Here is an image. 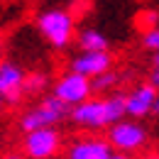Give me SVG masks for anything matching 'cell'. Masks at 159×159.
Returning a JSON list of instances; mask_svg holds the SVG:
<instances>
[{
    "instance_id": "cell-1",
    "label": "cell",
    "mask_w": 159,
    "mask_h": 159,
    "mask_svg": "<svg viewBox=\"0 0 159 159\" xmlns=\"http://www.w3.org/2000/svg\"><path fill=\"white\" fill-rule=\"evenodd\" d=\"M127 118V93H110L103 98H88L71 108V125L88 132L108 130L113 122Z\"/></svg>"
},
{
    "instance_id": "cell-2",
    "label": "cell",
    "mask_w": 159,
    "mask_h": 159,
    "mask_svg": "<svg viewBox=\"0 0 159 159\" xmlns=\"http://www.w3.org/2000/svg\"><path fill=\"white\" fill-rule=\"evenodd\" d=\"M71 115V105H66L61 98H57L54 93L47 96V98L39 100V105L30 108L27 113L20 115V127L25 132L30 130H37V127H54L57 122H64V120Z\"/></svg>"
},
{
    "instance_id": "cell-3",
    "label": "cell",
    "mask_w": 159,
    "mask_h": 159,
    "mask_svg": "<svg viewBox=\"0 0 159 159\" xmlns=\"http://www.w3.org/2000/svg\"><path fill=\"white\" fill-rule=\"evenodd\" d=\"M37 30L54 49H64L74 42L76 25L66 10H44L37 15Z\"/></svg>"
},
{
    "instance_id": "cell-4",
    "label": "cell",
    "mask_w": 159,
    "mask_h": 159,
    "mask_svg": "<svg viewBox=\"0 0 159 159\" xmlns=\"http://www.w3.org/2000/svg\"><path fill=\"white\" fill-rule=\"evenodd\" d=\"M147 139L149 135H147L144 125L137 122L135 118H122L108 127V142L113 144L115 152H125V154L142 152L147 147Z\"/></svg>"
},
{
    "instance_id": "cell-5",
    "label": "cell",
    "mask_w": 159,
    "mask_h": 159,
    "mask_svg": "<svg viewBox=\"0 0 159 159\" xmlns=\"http://www.w3.org/2000/svg\"><path fill=\"white\" fill-rule=\"evenodd\" d=\"M22 149L30 159H52L61 149V135L57 127H37L25 132Z\"/></svg>"
},
{
    "instance_id": "cell-6",
    "label": "cell",
    "mask_w": 159,
    "mask_h": 159,
    "mask_svg": "<svg viewBox=\"0 0 159 159\" xmlns=\"http://www.w3.org/2000/svg\"><path fill=\"white\" fill-rule=\"evenodd\" d=\"M57 98H61L66 105H79L83 100H88L93 96V88H91V79L83 76L79 71L69 69L64 76H59V81L54 83V91H52Z\"/></svg>"
},
{
    "instance_id": "cell-7",
    "label": "cell",
    "mask_w": 159,
    "mask_h": 159,
    "mask_svg": "<svg viewBox=\"0 0 159 159\" xmlns=\"http://www.w3.org/2000/svg\"><path fill=\"white\" fill-rule=\"evenodd\" d=\"M25 81L27 74L12 59H0V93L7 100V105H17L25 96Z\"/></svg>"
},
{
    "instance_id": "cell-8",
    "label": "cell",
    "mask_w": 159,
    "mask_h": 159,
    "mask_svg": "<svg viewBox=\"0 0 159 159\" xmlns=\"http://www.w3.org/2000/svg\"><path fill=\"white\" fill-rule=\"evenodd\" d=\"M113 64H115V59H113V54L108 49H81L71 59V69L83 74V76H88V79H93L103 71L113 69Z\"/></svg>"
},
{
    "instance_id": "cell-9",
    "label": "cell",
    "mask_w": 159,
    "mask_h": 159,
    "mask_svg": "<svg viewBox=\"0 0 159 159\" xmlns=\"http://www.w3.org/2000/svg\"><path fill=\"white\" fill-rule=\"evenodd\" d=\"M115 149L98 135H88V137H76L69 147H66V159H110Z\"/></svg>"
},
{
    "instance_id": "cell-10",
    "label": "cell",
    "mask_w": 159,
    "mask_h": 159,
    "mask_svg": "<svg viewBox=\"0 0 159 159\" xmlns=\"http://www.w3.org/2000/svg\"><path fill=\"white\" fill-rule=\"evenodd\" d=\"M157 88L147 81V83H139L135 86L130 93H127V118L142 120L147 115L154 113V103H157Z\"/></svg>"
},
{
    "instance_id": "cell-11",
    "label": "cell",
    "mask_w": 159,
    "mask_h": 159,
    "mask_svg": "<svg viewBox=\"0 0 159 159\" xmlns=\"http://www.w3.org/2000/svg\"><path fill=\"white\" fill-rule=\"evenodd\" d=\"M79 47L81 49H108L110 42L98 30H81L79 32Z\"/></svg>"
},
{
    "instance_id": "cell-12",
    "label": "cell",
    "mask_w": 159,
    "mask_h": 159,
    "mask_svg": "<svg viewBox=\"0 0 159 159\" xmlns=\"http://www.w3.org/2000/svg\"><path fill=\"white\" fill-rule=\"evenodd\" d=\"M118 81H120V76L113 69H108V71H103V74H98V76L91 79V88H93V93H108Z\"/></svg>"
},
{
    "instance_id": "cell-13",
    "label": "cell",
    "mask_w": 159,
    "mask_h": 159,
    "mask_svg": "<svg viewBox=\"0 0 159 159\" xmlns=\"http://www.w3.org/2000/svg\"><path fill=\"white\" fill-rule=\"evenodd\" d=\"M47 74H27V81H25V93L27 96H37L47 88Z\"/></svg>"
},
{
    "instance_id": "cell-14",
    "label": "cell",
    "mask_w": 159,
    "mask_h": 159,
    "mask_svg": "<svg viewBox=\"0 0 159 159\" xmlns=\"http://www.w3.org/2000/svg\"><path fill=\"white\" fill-rule=\"evenodd\" d=\"M142 47H144L147 52H152V54H159V25L147 27V30L142 32Z\"/></svg>"
},
{
    "instance_id": "cell-15",
    "label": "cell",
    "mask_w": 159,
    "mask_h": 159,
    "mask_svg": "<svg viewBox=\"0 0 159 159\" xmlns=\"http://www.w3.org/2000/svg\"><path fill=\"white\" fill-rule=\"evenodd\" d=\"M149 83H152V86H154V88H157L159 91V64H154V61H152V69H149Z\"/></svg>"
},
{
    "instance_id": "cell-16",
    "label": "cell",
    "mask_w": 159,
    "mask_h": 159,
    "mask_svg": "<svg viewBox=\"0 0 159 159\" xmlns=\"http://www.w3.org/2000/svg\"><path fill=\"white\" fill-rule=\"evenodd\" d=\"M110 159H132V157H130V154H125V152H113Z\"/></svg>"
},
{
    "instance_id": "cell-17",
    "label": "cell",
    "mask_w": 159,
    "mask_h": 159,
    "mask_svg": "<svg viewBox=\"0 0 159 159\" xmlns=\"http://www.w3.org/2000/svg\"><path fill=\"white\" fill-rule=\"evenodd\" d=\"M139 159H159V152H149V154H142Z\"/></svg>"
},
{
    "instance_id": "cell-18",
    "label": "cell",
    "mask_w": 159,
    "mask_h": 159,
    "mask_svg": "<svg viewBox=\"0 0 159 159\" xmlns=\"http://www.w3.org/2000/svg\"><path fill=\"white\" fill-rule=\"evenodd\" d=\"M2 159H25V157H20V154H5Z\"/></svg>"
},
{
    "instance_id": "cell-19",
    "label": "cell",
    "mask_w": 159,
    "mask_h": 159,
    "mask_svg": "<svg viewBox=\"0 0 159 159\" xmlns=\"http://www.w3.org/2000/svg\"><path fill=\"white\" fill-rule=\"evenodd\" d=\"M154 115H159V93H157V103H154Z\"/></svg>"
},
{
    "instance_id": "cell-20",
    "label": "cell",
    "mask_w": 159,
    "mask_h": 159,
    "mask_svg": "<svg viewBox=\"0 0 159 159\" xmlns=\"http://www.w3.org/2000/svg\"><path fill=\"white\" fill-rule=\"evenodd\" d=\"M2 105H7V100L2 98V93H0V110H2Z\"/></svg>"
},
{
    "instance_id": "cell-21",
    "label": "cell",
    "mask_w": 159,
    "mask_h": 159,
    "mask_svg": "<svg viewBox=\"0 0 159 159\" xmlns=\"http://www.w3.org/2000/svg\"><path fill=\"white\" fill-rule=\"evenodd\" d=\"M152 61H154V64H159V54H154V57H152Z\"/></svg>"
},
{
    "instance_id": "cell-22",
    "label": "cell",
    "mask_w": 159,
    "mask_h": 159,
    "mask_svg": "<svg viewBox=\"0 0 159 159\" xmlns=\"http://www.w3.org/2000/svg\"><path fill=\"white\" fill-rule=\"evenodd\" d=\"M0 59H2V37H0Z\"/></svg>"
}]
</instances>
